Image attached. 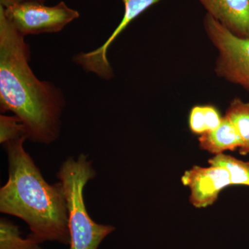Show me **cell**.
<instances>
[{"label": "cell", "instance_id": "6da1fadb", "mask_svg": "<svg viewBox=\"0 0 249 249\" xmlns=\"http://www.w3.org/2000/svg\"><path fill=\"white\" fill-rule=\"evenodd\" d=\"M0 6V108L24 125L27 139L49 145L60 132L65 106L58 88L41 81L29 65L30 49Z\"/></svg>", "mask_w": 249, "mask_h": 249}, {"label": "cell", "instance_id": "7a4b0ae2", "mask_svg": "<svg viewBox=\"0 0 249 249\" xmlns=\"http://www.w3.org/2000/svg\"><path fill=\"white\" fill-rule=\"evenodd\" d=\"M25 137L5 144L9 177L0 189V212L27 224L41 244L70 245L68 213L60 182L49 184L24 147Z\"/></svg>", "mask_w": 249, "mask_h": 249}, {"label": "cell", "instance_id": "3957f363", "mask_svg": "<svg viewBox=\"0 0 249 249\" xmlns=\"http://www.w3.org/2000/svg\"><path fill=\"white\" fill-rule=\"evenodd\" d=\"M96 176L92 161L85 154L68 157L57 173L67 203L70 249H98L115 231L114 226L93 221L87 210L85 188Z\"/></svg>", "mask_w": 249, "mask_h": 249}, {"label": "cell", "instance_id": "277c9868", "mask_svg": "<svg viewBox=\"0 0 249 249\" xmlns=\"http://www.w3.org/2000/svg\"><path fill=\"white\" fill-rule=\"evenodd\" d=\"M204 26L219 53L215 67L218 76L249 90V38L235 36L209 14L205 16Z\"/></svg>", "mask_w": 249, "mask_h": 249}, {"label": "cell", "instance_id": "5b68a950", "mask_svg": "<svg viewBox=\"0 0 249 249\" xmlns=\"http://www.w3.org/2000/svg\"><path fill=\"white\" fill-rule=\"evenodd\" d=\"M1 7L9 22L24 37L59 32L80 17L79 13L69 7L65 1L53 6L30 2Z\"/></svg>", "mask_w": 249, "mask_h": 249}, {"label": "cell", "instance_id": "8992f818", "mask_svg": "<svg viewBox=\"0 0 249 249\" xmlns=\"http://www.w3.org/2000/svg\"><path fill=\"white\" fill-rule=\"evenodd\" d=\"M160 0H122L124 4V15L120 24L118 25L110 37L99 48L77 55L74 61L85 71L91 72L100 78L109 80L114 76L112 68L107 58L109 47L129 23L142 14L144 11L157 4Z\"/></svg>", "mask_w": 249, "mask_h": 249}, {"label": "cell", "instance_id": "52a82bcc", "mask_svg": "<svg viewBox=\"0 0 249 249\" xmlns=\"http://www.w3.org/2000/svg\"><path fill=\"white\" fill-rule=\"evenodd\" d=\"M191 191L190 202L197 209L208 207L217 201L219 193L231 186L229 171L223 167L193 166L181 178Z\"/></svg>", "mask_w": 249, "mask_h": 249}, {"label": "cell", "instance_id": "ba28073f", "mask_svg": "<svg viewBox=\"0 0 249 249\" xmlns=\"http://www.w3.org/2000/svg\"><path fill=\"white\" fill-rule=\"evenodd\" d=\"M207 14L235 36L249 38V0H198Z\"/></svg>", "mask_w": 249, "mask_h": 249}, {"label": "cell", "instance_id": "9c48e42d", "mask_svg": "<svg viewBox=\"0 0 249 249\" xmlns=\"http://www.w3.org/2000/svg\"><path fill=\"white\" fill-rule=\"evenodd\" d=\"M199 143L201 150L214 155L223 154L227 150H239L242 145L237 129L226 116L223 117L217 128L200 135Z\"/></svg>", "mask_w": 249, "mask_h": 249}, {"label": "cell", "instance_id": "30bf717a", "mask_svg": "<svg viewBox=\"0 0 249 249\" xmlns=\"http://www.w3.org/2000/svg\"><path fill=\"white\" fill-rule=\"evenodd\" d=\"M224 116L231 121L240 136L242 142L239 149L240 155H249V102L235 98L228 107Z\"/></svg>", "mask_w": 249, "mask_h": 249}, {"label": "cell", "instance_id": "8fae6325", "mask_svg": "<svg viewBox=\"0 0 249 249\" xmlns=\"http://www.w3.org/2000/svg\"><path fill=\"white\" fill-rule=\"evenodd\" d=\"M222 119L213 106H195L190 112L189 127L193 133L202 135L217 128Z\"/></svg>", "mask_w": 249, "mask_h": 249}, {"label": "cell", "instance_id": "7c38bea8", "mask_svg": "<svg viewBox=\"0 0 249 249\" xmlns=\"http://www.w3.org/2000/svg\"><path fill=\"white\" fill-rule=\"evenodd\" d=\"M42 244L27 235L23 237L19 228L6 218L0 220V249H42Z\"/></svg>", "mask_w": 249, "mask_h": 249}, {"label": "cell", "instance_id": "4fadbf2b", "mask_svg": "<svg viewBox=\"0 0 249 249\" xmlns=\"http://www.w3.org/2000/svg\"><path fill=\"white\" fill-rule=\"evenodd\" d=\"M208 163L213 166L226 168L230 175L231 186L249 187V160L244 161L223 153L214 155Z\"/></svg>", "mask_w": 249, "mask_h": 249}, {"label": "cell", "instance_id": "5bb4252c", "mask_svg": "<svg viewBox=\"0 0 249 249\" xmlns=\"http://www.w3.org/2000/svg\"><path fill=\"white\" fill-rule=\"evenodd\" d=\"M25 137L24 125L17 116H0V142L3 145Z\"/></svg>", "mask_w": 249, "mask_h": 249}, {"label": "cell", "instance_id": "9a60e30c", "mask_svg": "<svg viewBox=\"0 0 249 249\" xmlns=\"http://www.w3.org/2000/svg\"><path fill=\"white\" fill-rule=\"evenodd\" d=\"M45 1L46 0H0V6L6 8L8 6H13V5L24 4V3L45 4Z\"/></svg>", "mask_w": 249, "mask_h": 249}]
</instances>
